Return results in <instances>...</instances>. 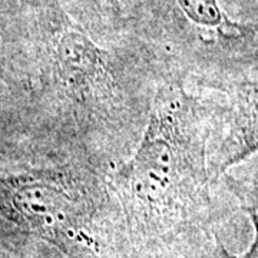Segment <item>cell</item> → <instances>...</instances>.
<instances>
[{
  "label": "cell",
  "instance_id": "obj_1",
  "mask_svg": "<svg viewBox=\"0 0 258 258\" xmlns=\"http://www.w3.org/2000/svg\"><path fill=\"white\" fill-rule=\"evenodd\" d=\"M30 99L49 137L111 168L131 157L165 75L141 47L99 40L59 0L22 3Z\"/></svg>",
  "mask_w": 258,
  "mask_h": 258
},
{
  "label": "cell",
  "instance_id": "obj_2",
  "mask_svg": "<svg viewBox=\"0 0 258 258\" xmlns=\"http://www.w3.org/2000/svg\"><path fill=\"white\" fill-rule=\"evenodd\" d=\"M186 86L178 78L158 83L138 145L108 175L122 221L144 244L172 241L211 207L210 138L218 109Z\"/></svg>",
  "mask_w": 258,
  "mask_h": 258
},
{
  "label": "cell",
  "instance_id": "obj_3",
  "mask_svg": "<svg viewBox=\"0 0 258 258\" xmlns=\"http://www.w3.org/2000/svg\"><path fill=\"white\" fill-rule=\"evenodd\" d=\"M111 166L79 152L36 144L0 161V234H22L69 258H95L106 215L119 212Z\"/></svg>",
  "mask_w": 258,
  "mask_h": 258
},
{
  "label": "cell",
  "instance_id": "obj_4",
  "mask_svg": "<svg viewBox=\"0 0 258 258\" xmlns=\"http://www.w3.org/2000/svg\"><path fill=\"white\" fill-rule=\"evenodd\" d=\"M227 95V106L217 113V126L222 135L218 145L210 151L214 179L258 154V81L231 82Z\"/></svg>",
  "mask_w": 258,
  "mask_h": 258
},
{
  "label": "cell",
  "instance_id": "obj_5",
  "mask_svg": "<svg viewBox=\"0 0 258 258\" xmlns=\"http://www.w3.org/2000/svg\"><path fill=\"white\" fill-rule=\"evenodd\" d=\"M35 144H53L30 99L0 79V161Z\"/></svg>",
  "mask_w": 258,
  "mask_h": 258
},
{
  "label": "cell",
  "instance_id": "obj_6",
  "mask_svg": "<svg viewBox=\"0 0 258 258\" xmlns=\"http://www.w3.org/2000/svg\"><path fill=\"white\" fill-rule=\"evenodd\" d=\"M0 79L30 99L26 18L20 0H0Z\"/></svg>",
  "mask_w": 258,
  "mask_h": 258
},
{
  "label": "cell",
  "instance_id": "obj_7",
  "mask_svg": "<svg viewBox=\"0 0 258 258\" xmlns=\"http://www.w3.org/2000/svg\"><path fill=\"white\" fill-rule=\"evenodd\" d=\"M225 184L230 186L232 192L238 197L242 208L249 215L252 227H254V240L248 248V251L242 255H231L227 249L221 247L220 255L221 258H258V182H247V181H238L232 176L224 175Z\"/></svg>",
  "mask_w": 258,
  "mask_h": 258
},
{
  "label": "cell",
  "instance_id": "obj_8",
  "mask_svg": "<svg viewBox=\"0 0 258 258\" xmlns=\"http://www.w3.org/2000/svg\"><path fill=\"white\" fill-rule=\"evenodd\" d=\"M30 2H35V0H20V3H30Z\"/></svg>",
  "mask_w": 258,
  "mask_h": 258
}]
</instances>
